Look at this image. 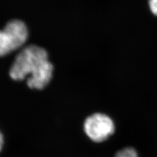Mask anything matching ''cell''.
I'll list each match as a JSON object with an SVG mask.
<instances>
[{
	"label": "cell",
	"instance_id": "6da1fadb",
	"mask_svg": "<svg viewBox=\"0 0 157 157\" xmlns=\"http://www.w3.org/2000/svg\"><path fill=\"white\" fill-rule=\"evenodd\" d=\"M53 66L47 52L42 47L29 45L24 48L15 58L10 70V76L21 81L29 75L28 86L33 89H43L51 81Z\"/></svg>",
	"mask_w": 157,
	"mask_h": 157
},
{
	"label": "cell",
	"instance_id": "7a4b0ae2",
	"mask_svg": "<svg viewBox=\"0 0 157 157\" xmlns=\"http://www.w3.org/2000/svg\"><path fill=\"white\" fill-rule=\"evenodd\" d=\"M28 31L23 22L14 20L0 30V56L21 47L27 40Z\"/></svg>",
	"mask_w": 157,
	"mask_h": 157
},
{
	"label": "cell",
	"instance_id": "3957f363",
	"mask_svg": "<svg viewBox=\"0 0 157 157\" xmlns=\"http://www.w3.org/2000/svg\"><path fill=\"white\" fill-rule=\"evenodd\" d=\"M84 130L90 140L95 142H101L114 133L115 125L109 117L96 113L86 119Z\"/></svg>",
	"mask_w": 157,
	"mask_h": 157
},
{
	"label": "cell",
	"instance_id": "277c9868",
	"mask_svg": "<svg viewBox=\"0 0 157 157\" xmlns=\"http://www.w3.org/2000/svg\"><path fill=\"white\" fill-rule=\"evenodd\" d=\"M115 157H137V154L135 149L129 147L118 152Z\"/></svg>",
	"mask_w": 157,
	"mask_h": 157
},
{
	"label": "cell",
	"instance_id": "5b68a950",
	"mask_svg": "<svg viewBox=\"0 0 157 157\" xmlns=\"http://www.w3.org/2000/svg\"><path fill=\"white\" fill-rule=\"evenodd\" d=\"M149 6L151 12L157 16V0H149Z\"/></svg>",
	"mask_w": 157,
	"mask_h": 157
},
{
	"label": "cell",
	"instance_id": "8992f818",
	"mask_svg": "<svg viewBox=\"0 0 157 157\" xmlns=\"http://www.w3.org/2000/svg\"><path fill=\"white\" fill-rule=\"evenodd\" d=\"M3 137L2 134L0 132V151H1L2 147H3Z\"/></svg>",
	"mask_w": 157,
	"mask_h": 157
}]
</instances>
